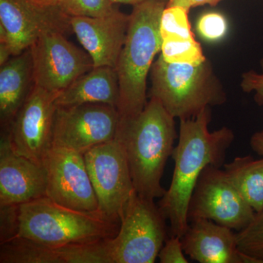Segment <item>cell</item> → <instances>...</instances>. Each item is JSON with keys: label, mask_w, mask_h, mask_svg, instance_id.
I'll list each match as a JSON object with an SVG mask.
<instances>
[{"label": "cell", "mask_w": 263, "mask_h": 263, "mask_svg": "<svg viewBox=\"0 0 263 263\" xmlns=\"http://www.w3.org/2000/svg\"><path fill=\"white\" fill-rule=\"evenodd\" d=\"M211 119L212 110L207 108L195 117L180 120L179 141L172 154L174 174L159 202L172 235L180 238L190 226L189 203L200 175L208 166H224L227 152L234 141V133L229 127L209 130Z\"/></svg>", "instance_id": "6da1fadb"}, {"label": "cell", "mask_w": 263, "mask_h": 263, "mask_svg": "<svg viewBox=\"0 0 263 263\" xmlns=\"http://www.w3.org/2000/svg\"><path fill=\"white\" fill-rule=\"evenodd\" d=\"M175 119L155 98L138 115L119 119L115 138L124 149L135 190L145 198L155 200L166 193L161 181L178 138Z\"/></svg>", "instance_id": "7a4b0ae2"}, {"label": "cell", "mask_w": 263, "mask_h": 263, "mask_svg": "<svg viewBox=\"0 0 263 263\" xmlns=\"http://www.w3.org/2000/svg\"><path fill=\"white\" fill-rule=\"evenodd\" d=\"M169 0H146L133 6L116 70L119 77V119L141 113L147 103V78L162 50L160 21Z\"/></svg>", "instance_id": "3957f363"}, {"label": "cell", "mask_w": 263, "mask_h": 263, "mask_svg": "<svg viewBox=\"0 0 263 263\" xmlns=\"http://www.w3.org/2000/svg\"><path fill=\"white\" fill-rule=\"evenodd\" d=\"M119 226L100 213L74 210L43 197L14 207L13 238L47 245L94 243L115 236Z\"/></svg>", "instance_id": "277c9868"}, {"label": "cell", "mask_w": 263, "mask_h": 263, "mask_svg": "<svg viewBox=\"0 0 263 263\" xmlns=\"http://www.w3.org/2000/svg\"><path fill=\"white\" fill-rule=\"evenodd\" d=\"M150 98H155L175 119H192L205 108L227 101L223 85L209 60L193 65L169 63L162 58L150 71Z\"/></svg>", "instance_id": "5b68a950"}, {"label": "cell", "mask_w": 263, "mask_h": 263, "mask_svg": "<svg viewBox=\"0 0 263 263\" xmlns=\"http://www.w3.org/2000/svg\"><path fill=\"white\" fill-rule=\"evenodd\" d=\"M155 200L136 191L120 219L117 235L108 238L112 263H154L167 240L166 219Z\"/></svg>", "instance_id": "8992f818"}, {"label": "cell", "mask_w": 263, "mask_h": 263, "mask_svg": "<svg viewBox=\"0 0 263 263\" xmlns=\"http://www.w3.org/2000/svg\"><path fill=\"white\" fill-rule=\"evenodd\" d=\"M85 163L98 202V212L120 223L136 192L125 154L116 138L87 151Z\"/></svg>", "instance_id": "52a82bcc"}, {"label": "cell", "mask_w": 263, "mask_h": 263, "mask_svg": "<svg viewBox=\"0 0 263 263\" xmlns=\"http://www.w3.org/2000/svg\"><path fill=\"white\" fill-rule=\"evenodd\" d=\"M255 214L224 170L212 165L204 169L189 203V222L208 219L239 232L250 224Z\"/></svg>", "instance_id": "ba28073f"}, {"label": "cell", "mask_w": 263, "mask_h": 263, "mask_svg": "<svg viewBox=\"0 0 263 263\" xmlns=\"http://www.w3.org/2000/svg\"><path fill=\"white\" fill-rule=\"evenodd\" d=\"M119 122L117 107L106 104L57 107L53 147L86 153L95 146L114 140Z\"/></svg>", "instance_id": "9c48e42d"}, {"label": "cell", "mask_w": 263, "mask_h": 263, "mask_svg": "<svg viewBox=\"0 0 263 263\" xmlns=\"http://www.w3.org/2000/svg\"><path fill=\"white\" fill-rule=\"evenodd\" d=\"M35 86L60 92L94 67L87 52L67 41L61 31H48L29 48Z\"/></svg>", "instance_id": "30bf717a"}, {"label": "cell", "mask_w": 263, "mask_h": 263, "mask_svg": "<svg viewBox=\"0 0 263 263\" xmlns=\"http://www.w3.org/2000/svg\"><path fill=\"white\" fill-rule=\"evenodd\" d=\"M60 92L34 84L29 96L5 133L13 150L39 164L53 148V125Z\"/></svg>", "instance_id": "8fae6325"}, {"label": "cell", "mask_w": 263, "mask_h": 263, "mask_svg": "<svg viewBox=\"0 0 263 263\" xmlns=\"http://www.w3.org/2000/svg\"><path fill=\"white\" fill-rule=\"evenodd\" d=\"M43 165L47 175L46 197L74 210L98 212V199L84 154L53 147L45 157Z\"/></svg>", "instance_id": "7c38bea8"}, {"label": "cell", "mask_w": 263, "mask_h": 263, "mask_svg": "<svg viewBox=\"0 0 263 263\" xmlns=\"http://www.w3.org/2000/svg\"><path fill=\"white\" fill-rule=\"evenodd\" d=\"M70 17L57 7L46 8L32 0H0V43L9 46L13 56L29 49L48 31L65 32Z\"/></svg>", "instance_id": "4fadbf2b"}, {"label": "cell", "mask_w": 263, "mask_h": 263, "mask_svg": "<svg viewBox=\"0 0 263 263\" xmlns=\"http://www.w3.org/2000/svg\"><path fill=\"white\" fill-rule=\"evenodd\" d=\"M47 175L43 164L15 153L6 133L0 140V207L18 206L46 197Z\"/></svg>", "instance_id": "5bb4252c"}, {"label": "cell", "mask_w": 263, "mask_h": 263, "mask_svg": "<svg viewBox=\"0 0 263 263\" xmlns=\"http://www.w3.org/2000/svg\"><path fill=\"white\" fill-rule=\"evenodd\" d=\"M107 240L108 238L94 243L47 245L12 238L1 243L0 262L112 263Z\"/></svg>", "instance_id": "9a60e30c"}, {"label": "cell", "mask_w": 263, "mask_h": 263, "mask_svg": "<svg viewBox=\"0 0 263 263\" xmlns=\"http://www.w3.org/2000/svg\"><path fill=\"white\" fill-rule=\"evenodd\" d=\"M129 15L117 10L102 17H71L72 32L89 53L94 67H117L129 26Z\"/></svg>", "instance_id": "2e32d148"}, {"label": "cell", "mask_w": 263, "mask_h": 263, "mask_svg": "<svg viewBox=\"0 0 263 263\" xmlns=\"http://www.w3.org/2000/svg\"><path fill=\"white\" fill-rule=\"evenodd\" d=\"M181 239L185 254L200 263H261L240 250L234 230L208 219L190 221Z\"/></svg>", "instance_id": "e0dca14e"}, {"label": "cell", "mask_w": 263, "mask_h": 263, "mask_svg": "<svg viewBox=\"0 0 263 263\" xmlns=\"http://www.w3.org/2000/svg\"><path fill=\"white\" fill-rule=\"evenodd\" d=\"M34 86L30 49L12 57L0 66V123L3 129H9Z\"/></svg>", "instance_id": "ac0fdd59"}, {"label": "cell", "mask_w": 263, "mask_h": 263, "mask_svg": "<svg viewBox=\"0 0 263 263\" xmlns=\"http://www.w3.org/2000/svg\"><path fill=\"white\" fill-rule=\"evenodd\" d=\"M119 77L116 68L108 66L93 67L78 78L57 99V107L87 103H102L118 107Z\"/></svg>", "instance_id": "d6986e66"}, {"label": "cell", "mask_w": 263, "mask_h": 263, "mask_svg": "<svg viewBox=\"0 0 263 263\" xmlns=\"http://www.w3.org/2000/svg\"><path fill=\"white\" fill-rule=\"evenodd\" d=\"M230 182L256 213L263 210V157L255 160L252 156L235 157L224 164Z\"/></svg>", "instance_id": "ffe728a7"}, {"label": "cell", "mask_w": 263, "mask_h": 263, "mask_svg": "<svg viewBox=\"0 0 263 263\" xmlns=\"http://www.w3.org/2000/svg\"><path fill=\"white\" fill-rule=\"evenodd\" d=\"M161 56L169 63L200 65L207 60L195 37L162 38Z\"/></svg>", "instance_id": "44dd1931"}, {"label": "cell", "mask_w": 263, "mask_h": 263, "mask_svg": "<svg viewBox=\"0 0 263 263\" xmlns=\"http://www.w3.org/2000/svg\"><path fill=\"white\" fill-rule=\"evenodd\" d=\"M189 10L179 5L166 6L160 21L162 38H190L195 37L189 21Z\"/></svg>", "instance_id": "7402d4cb"}, {"label": "cell", "mask_w": 263, "mask_h": 263, "mask_svg": "<svg viewBox=\"0 0 263 263\" xmlns=\"http://www.w3.org/2000/svg\"><path fill=\"white\" fill-rule=\"evenodd\" d=\"M112 0H60L57 8L70 17H102L117 11Z\"/></svg>", "instance_id": "603a6c76"}, {"label": "cell", "mask_w": 263, "mask_h": 263, "mask_svg": "<svg viewBox=\"0 0 263 263\" xmlns=\"http://www.w3.org/2000/svg\"><path fill=\"white\" fill-rule=\"evenodd\" d=\"M238 248L243 253L263 263V210L256 213L245 229L236 232Z\"/></svg>", "instance_id": "cb8c5ba5"}, {"label": "cell", "mask_w": 263, "mask_h": 263, "mask_svg": "<svg viewBox=\"0 0 263 263\" xmlns=\"http://www.w3.org/2000/svg\"><path fill=\"white\" fill-rule=\"evenodd\" d=\"M229 28L228 19L218 12H208L197 19L196 31L200 37L209 43H216L226 37Z\"/></svg>", "instance_id": "d4e9b609"}, {"label": "cell", "mask_w": 263, "mask_h": 263, "mask_svg": "<svg viewBox=\"0 0 263 263\" xmlns=\"http://www.w3.org/2000/svg\"><path fill=\"white\" fill-rule=\"evenodd\" d=\"M259 64L260 72L249 70L242 74L240 87L245 92L254 93L255 103L263 105V57Z\"/></svg>", "instance_id": "484cf974"}, {"label": "cell", "mask_w": 263, "mask_h": 263, "mask_svg": "<svg viewBox=\"0 0 263 263\" xmlns=\"http://www.w3.org/2000/svg\"><path fill=\"white\" fill-rule=\"evenodd\" d=\"M158 258L161 263H187L185 257L181 238L172 235L164 242L159 253Z\"/></svg>", "instance_id": "4316f807"}, {"label": "cell", "mask_w": 263, "mask_h": 263, "mask_svg": "<svg viewBox=\"0 0 263 263\" xmlns=\"http://www.w3.org/2000/svg\"><path fill=\"white\" fill-rule=\"evenodd\" d=\"M221 0H179L174 5H179L183 7L186 10L190 11L192 8H196V7L201 6L204 5H209L211 6H216L219 4ZM174 6V5H173Z\"/></svg>", "instance_id": "83f0119b"}, {"label": "cell", "mask_w": 263, "mask_h": 263, "mask_svg": "<svg viewBox=\"0 0 263 263\" xmlns=\"http://www.w3.org/2000/svg\"><path fill=\"white\" fill-rule=\"evenodd\" d=\"M249 145L253 152L263 157V130L256 132L252 135Z\"/></svg>", "instance_id": "f1b7e54d"}, {"label": "cell", "mask_w": 263, "mask_h": 263, "mask_svg": "<svg viewBox=\"0 0 263 263\" xmlns=\"http://www.w3.org/2000/svg\"><path fill=\"white\" fill-rule=\"evenodd\" d=\"M36 4L46 8H54L58 5L60 0H32Z\"/></svg>", "instance_id": "f546056e"}, {"label": "cell", "mask_w": 263, "mask_h": 263, "mask_svg": "<svg viewBox=\"0 0 263 263\" xmlns=\"http://www.w3.org/2000/svg\"><path fill=\"white\" fill-rule=\"evenodd\" d=\"M114 3H121V4L130 5L133 6H136L138 4H141L143 2L146 0H112Z\"/></svg>", "instance_id": "4dcf8cb0"}, {"label": "cell", "mask_w": 263, "mask_h": 263, "mask_svg": "<svg viewBox=\"0 0 263 263\" xmlns=\"http://www.w3.org/2000/svg\"><path fill=\"white\" fill-rule=\"evenodd\" d=\"M178 1L179 0H169L167 6H173V5H176Z\"/></svg>", "instance_id": "1f68e13d"}]
</instances>
